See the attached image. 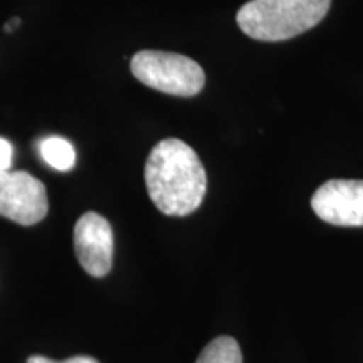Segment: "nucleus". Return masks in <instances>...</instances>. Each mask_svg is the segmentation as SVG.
<instances>
[{
	"mask_svg": "<svg viewBox=\"0 0 363 363\" xmlns=\"http://www.w3.org/2000/svg\"><path fill=\"white\" fill-rule=\"evenodd\" d=\"M145 184L162 214L184 217L201 207L207 192V174L192 147L179 138H167L150 152Z\"/></svg>",
	"mask_w": 363,
	"mask_h": 363,
	"instance_id": "nucleus-1",
	"label": "nucleus"
},
{
	"mask_svg": "<svg viewBox=\"0 0 363 363\" xmlns=\"http://www.w3.org/2000/svg\"><path fill=\"white\" fill-rule=\"evenodd\" d=\"M40 157L49 167L59 172L72 170L76 163V152L74 147L61 136H48L40 142L39 147Z\"/></svg>",
	"mask_w": 363,
	"mask_h": 363,
	"instance_id": "nucleus-7",
	"label": "nucleus"
},
{
	"mask_svg": "<svg viewBox=\"0 0 363 363\" xmlns=\"http://www.w3.org/2000/svg\"><path fill=\"white\" fill-rule=\"evenodd\" d=\"M48 211L43 182L22 170H0V216L19 225H35Z\"/></svg>",
	"mask_w": 363,
	"mask_h": 363,
	"instance_id": "nucleus-4",
	"label": "nucleus"
},
{
	"mask_svg": "<svg viewBox=\"0 0 363 363\" xmlns=\"http://www.w3.org/2000/svg\"><path fill=\"white\" fill-rule=\"evenodd\" d=\"M13 148L6 138H0V170H11Z\"/></svg>",
	"mask_w": 363,
	"mask_h": 363,
	"instance_id": "nucleus-10",
	"label": "nucleus"
},
{
	"mask_svg": "<svg viewBox=\"0 0 363 363\" xmlns=\"http://www.w3.org/2000/svg\"><path fill=\"white\" fill-rule=\"evenodd\" d=\"M74 252L88 274L103 278L113 266V229L96 212H86L74 225Z\"/></svg>",
	"mask_w": 363,
	"mask_h": 363,
	"instance_id": "nucleus-6",
	"label": "nucleus"
},
{
	"mask_svg": "<svg viewBox=\"0 0 363 363\" xmlns=\"http://www.w3.org/2000/svg\"><path fill=\"white\" fill-rule=\"evenodd\" d=\"M330 6L331 0H249L235 21L251 39L279 43L320 24Z\"/></svg>",
	"mask_w": 363,
	"mask_h": 363,
	"instance_id": "nucleus-2",
	"label": "nucleus"
},
{
	"mask_svg": "<svg viewBox=\"0 0 363 363\" xmlns=\"http://www.w3.org/2000/svg\"><path fill=\"white\" fill-rule=\"evenodd\" d=\"M195 363H242V352L233 337H217L203 348Z\"/></svg>",
	"mask_w": 363,
	"mask_h": 363,
	"instance_id": "nucleus-8",
	"label": "nucleus"
},
{
	"mask_svg": "<svg viewBox=\"0 0 363 363\" xmlns=\"http://www.w3.org/2000/svg\"><path fill=\"white\" fill-rule=\"evenodd\" d=\"M27 363H99L96 358L93 357H86V355H78V357H71L65 362H57L52 360V358L43 357V355H34L30 358H27Z\"/></svg>",
	"mask_w": 363,
	"mask_h": 363,
	"instance_id": "nucleus-9",
	"label": "nucleus"
},
{
	"mask_svg": "<svg viewBox=\"0 0 363 363\" xmlns=\"http://www.w3.org/2000/svg\"><path fill=\"white\" fill-rule=\"evenodd\" d=\"M311 208L321 220L363 227V180H328L313 194Z\"/></svg>",
	"mask_w": 363,
	"mask_h": 363,
	"instance_id": "nucleus-5",
	"label": "nucleus"
},
{
	"mask_svg": "<svg viewBox=\"0 0 363 363\" xmlns=\"http://www.w3.org/2000/svg\"><path fill=\"white\" fill-rule=\"evenodd\" d=\"M19 19H17V17H16V19H11V21H9L7 22V24H6V27H4V30H6V33H12V30L13 29H17V26H19Z\"/></svg>",
	"mask_w": 363,
	"mask_h": 363,
	"instance_id": "nucleus-11",
	"label": "nucleus"
},
{
	"mask_svg": "<svg viewBox=\"0 0 363 363\" xmlns=\"http://www.w3.org/2000/svg\"><path fill=\"white\" fill-rule=\"evenodd\" d=\"M130 67L140 83L172 96H195L206 86V72L199 62L177 52L145 49L135 54Z\"/></svg>",
	"mask_w": 363,
	"mask_h": 363,
	"instance_id": "nucleus-3",
	"label": "nucleus"
}]
</instances>
